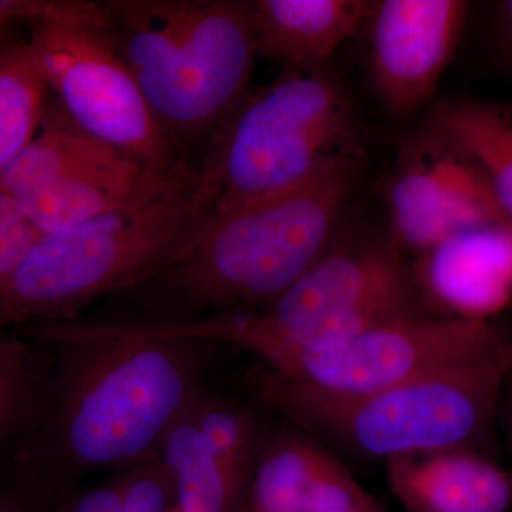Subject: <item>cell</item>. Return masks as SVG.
Instances as JSON below:
<instances>
[{
    "label": "cell",
    "mask_w": 512,
    "mask_h": 512,
    "mask_svg": "<svg viewBox=\"0 0 512 512\" xmlns=\"http://www.w3.org/2000/svg\"><path fill=\"white\" fill-rule=\"evenodd\" d=\"M45 386L6 473L49 501L84 476L158 457L168 429L197 402L210 343L141 335L124 322L36 323Z\"/></svg>",
    "instance_id": "cell-1"
},
{
    "label": "cell",
    "mask_w": 512,
    "mask_h": 512,
    "mask_svg": "<svg viewBox=\"0 0 512 512\" xmlns=\"http://www.w3.org/2000/svg\"><path fill=\"white\" fill-rule=\"evenodd\" d=\"M359 177L345 158L265 200L214 212L160 274L128 292L153 322H175L275 301L328 251Z\"/></svg>",
    "instance_id": "cell-2"
},
{
    "label": "cell",
    "mask_w": 512,
    "mask_h": 512,
    "mask_svg": "<svg viewBox=\"0 0 512 512\" xmlns=\"http://www.w3.org/2000/svg\"><path fill=\"white\" fill-rule=\"evenodd\" d=\"M212 207L200 165L181 158L126 207L40 235L0 289V329L70 322L104 296L134 291L177 258Z\"/></svg>",
    "instance_id": "cell-3"
},
{
    "label": "cell",
    "mask_w": 512,
    "mask_h": 512,
    "mask_svg": "<svg viewBox=\"0 0 512 512\" xmlns=\"http://www.w3.org/2000/svg\"><path fill=\"white\" fill-rule=\"evenodd\" d=\"M111 37L173 141L214 133L251 92V2L106 0Z\"/></svg>",
    "instance_id": "cell-4"
},
{
    "label": "cell",
    "mask_w": 512,
    "mask_h": 512,
    "mask_svg": "<svg viewBox=\"0 0 512 512\" xmlns=\"http://www.w3.org/2000/svg\"><path fill=\"white\" fill-rule=\"evenodd\" d=\"M512 372V336L490 348L383 392L328 399L269 370L252 379L262 402L316 436L384 460L402 454L474 450L493 427Z\"/></svg>",
    "instance_id": "cell-5"
},
{
    "label": "cell",
    "mask_w": 512,
    "mask_h": 512,
    "mask_svg": "<svg viewBox=\"0 0 512 512\" xmlns=\"http://www.w3.org/2000/svg\"><path fill=\"white\" fill-rule=\"evenodd\" d=\"M402 254L389 234L340 231L269 305L187 320L178 330L184 338L248 350L264 366L332 348L384 320L426 313Z\"/></svg>",
    "instance_id": "cell-6"
},
{
    "label": "cell",
    "mask_w": 512,
    "mask_h": 512,
    "mask_svg": "<svg viewBox=\"0 0 512 512\" xmlns=\"http://www.w3.org/2000/svg\"><path fill=\"white\" fill-rule=\"evenodd\" d=\"M357 131L348 90L329 69L282 72L251 90L211 134L200 165L214 192L210 214L274 197L357 158Z\"/></svg>",
    "instance_id": "cell-7"
},
{
    "label": "cell",
    "mask_w": 512,
    "mask_h": 512,
    "mask_svg": "<svg viewBox=\"0 0 512 512\" xmlns=\"http://www.w3.org/2000/svg\"><path fill=\"white\" fill-rule=\"evenodd\" d=\"M29 42L60 109L90 136L168 171L174 143L114 46L111 30L66 22L28 26Z\"/></svg>",
    "instance_id": "cell-8"
},
{
    "label": "cell",
    "mask_w": 512,
    "mask_h": 512,
    "mask_svg": "<svg viewBox=\"0 0 512 512\" xmlns=\"http://www.w3.org/2000/svg\"><path fill=\"white\" fill-rule=\"evenodd\" d=\"M505 335L493 322L424 313L384 320L332 348L292 353L264 367L303 392L357 399L460 362Z\"/></svg>",
    "instance_id": "cell-9"
},
{
    "label": "cell",
    "mask_w": 512,
    "mask_h": 512,
    "mask_svg": "<svg viewBox=\"0 0 512 512\" xmlns=\"http://www.w3.org/2000/svg\"><path fill=\"white\" fill-rule=\"evenodd\" d=\"M384 204L390 238L416 255L461 229L510 221L476 161L430 123L400 150Z\"/></svg>",
    "instance_id": "cell-10"
},
{
    "label": "cell",
    "mask_w": 512,
    "mask_h": 512,
    "mask_svg": "<svg viewBox=\"0 0 512 512\" xmlns=\"http://www.w3.org/2000/svg\"><path fill=\"white\" fill-rule=\"evenodd\" d=\"M468 9L463 0L370 2V73L390 113L410 116L429 103L456 55Z\"/></svg>",
    "instance_id": "cell-11"
},
{
    "label": "cell",
    "mask_w": 512,
    "mask_h": 512,
    "mask_svg": "<svg viewBox=\"0 0 512 512\" xmlns=\"http://www.w3.org/2000/svg\"><path fill=\"white\" fill-rule=\"evenodd\" d=\"M413 284L443 318L491 322L512 306V222L461 229L417 255Z\"/></svg>",
    "instance_id": "cell-12"
},
{
    "label": "cell",
    "mask_w": 512,
    "mask_h": 512,
    "mask_svg": "<svg viewBox=\"0 0 512 512\" xmlns=\"http://www.w3.org/2000/svg\"><path fill=\"white\" fill-rule=\"evenodd\" d=\"M386 467L407 512H507L512 505V473L476 450L402 454Z\"/></svg>",
    "instance_id": "cell-13"
},
{
    "label": "cell",
    "mask_w": 512,
    "mask_h": 512,
    "mask_svg": "<svg viewBox=\"0 0 512 512\" xmlns=\"http://www.w3.org/2000/svg\"><path fill=\"white\" fill-rule=\"evenodd\" d=\"M369 0H254L258 59L282 72L329 69L339 47L365 26Z\"/></svg>",
    "instance_id": "cell-14"
},
{
    "label": "cell",
    "mask_w": 512,
    "mask_h": 512,
    "mask_svg": "<svg viewBox=\"0 0 512 512\" xmlns=\"http://www.w3.org/2000/svg\"><path fill=\"white\" fill-rule=\"evenodd\" d=\"M367 497L335 458L298 434L259 451L252 471L251 512H315Z\"/></svg>",
    "instance_id": "cell-15"
},
{
    "label": "cell",
    "mask_w": 512,
    "mask_h": 512,
    "mask_svg": "<svg viewBox=\"0 0 512 512\" xmlns=\"http://www.w3.org/2000/svg\"><path fill=\"white\" fill-rule=\"evenodd\" d=\"M173 168L154 170L126 156L66 175L15 201L39 235L60 234L126 207Z\"/></svg>",
    "instance_id": "cell-16"
},
{
    "label": "cell",
    "mask_w": 512,
    "mask_h": 512,
    "mask_svg": "<svg viewBox=\"0 0 512 512\" xmlns=\"http://www.w3.org/2000/svg\"><path fill=\"white\" fill-rule=\"evenodd\" d=\"M126 156L86 133L60 106L57 109L47 106L35 138L0 174V192L18 200L66 175L114 163Z\"/></svg>",
    "instance_id": "cell-17"
},
{
    "label": "cell",
    "mask_w": 512,
    "mask_h": 512,
    "mask_svg": "<svg viewBox=\"0 0 512 512\" xmlns=\"http://www.w3.org/2000/svg\"><path fill=\"white\" fill-rule=\"evenodd\" d=\"M429 123L476 161L512 222V104L451 99L436 107Z\"/></svg>",
    "instance_id": "cell-18"
},
{
    "label": "cell",
    "mask_w": 512,
    "mask_h": 512,
    "mask_svg": "<svg viewBox=\"0 0 512 512\" xmlns=\"http://www.w3.org/2000/svg\"><path fill=\"white\" fill-rule=\"evenodd\" d=\"M49 92L28 37L0 30V174L35 138Z\"/></svg>",
    "instance_id": "cell-19"
},
{
    "label": "cell",
    "mask_w": 512,
    "mask_h": 512,
    "mask_svg": "<svg viewBox=\"0 0 512 512\" xmlns=\"http://www.w3.org/2000/svg\"><path fill=\"white\" fill-rule=\"evenodd\" d=\"M157 454L174 478L175 510L231 511L241 490L218 466L191 412L185 413L168 429Z\"/></svg>",
    "instance_id": "cell-20"
},
{
    "label": "cell",
    "mask_w": 512,
    "mask_h": 512,
    "mask_svg": "<svg viewBox=\"0 0 512 512\" xmlns=\"http://www.w3.org/2000/svg\"><path fill=\"white\" fill-rule=\"evenodd\" d=\"M45 376L42 346L0 329V476L35 420Z\"/></svg>",
    "instance_id": "cell-21"
},
{
    "label": "cell",
    "mask_w": 512,
    "mask_h": 512,
    "mask_svg": "<svg viewBox=\"0 0 512 512\" xmlns=\"http://www.w3.org/2000/svg\"><path fill=\"white\" fill-rule=\"evenodd\" d=\"M191 417L218 466L241 490L252 476L261 451L251 414L238 406L198 397L191 407Z\"/></svg>",
    "instance_id": "cell-22"
},
{
    "label": "cell",
    "mask_w": 512,
    "mask_h": 512,
    "mask_svg": "<svg viewBox=\"0 0 512 512\" xmlns=\"http://www.w3.org/2000/svg\"><path fill=\"white\" fill-rule=\"evenodd\" d=\"M123 497L117 512H168L174 507V478L160 458L131 467L121 477Z\"/></svg>",
    "instance_id": "cell-23"
},
{
    "label": "cell",
    "mask_w": 512,
    "mask_h": 512,
    "mask_svg": "<svg viewBox=\"0 0 512 512\" xmlns=\"http://www.w3.org/2000/svg\"><path fill=\"white\" fill-rule=\"evenodd\" d=\"M39 237L18 202L0 192V289Z\"/></svg>",
    "instance_id": "cell-24"
},
{
    "label": "cell",
    "mask_w": 512,
    "mask_h": 512,
    "mask_svg": "<svg viewBox=\"0 0 512 512\" xmlns=\"http://www.w3.org/2000/svg\"><path fill=\"white\" fill-rule=\"evenodd\" d=\"M123 497L121 477L79 491L76 488L46 501L49 512H117Z\"/></svg>",
    "instance_id": "cell-25"
},
{
    "label": "cell",
    "mask_w": 512,
    "mask_h": 512,
    "mask_svg": "<svg viewBox=\"0 0 512 512\" xmlns=\"http://www.w3.org/2000/svg\"><path fill=\"white\" fill-rule=\"evenodd\" d=\"M0 512H49L45 503L18 483L15 478L0 476Z\"/></svg>",
    "instance_id": "cell-26"
},
{
    "label": "cell",
    "mask_w": 512,
    "mask_h": 512,
    "mask_svg": "<svg viewBox=\"0 0 512 512\" xmlns=\"http://www.w3.org/2000/svg\"><path fill=\"white\" fill-rule=\"evenodd\" d=\"M495 37L501 55L512 66V0L495 5Z\"/></svg>",
    "instance_id": "cell-27"
},
{
    "label": "cell",
    "mask_w": 512,
    "mask_h": 512,
    "mask_svg": "<svg viewBox=\"0 0 512 512\" xmlns=\"http://www.w3.org/2000/svg\"><path fill=\"white\" fill-rule=\"evenodd\" d=\"M315 512H383L380 510L379 505L372 497H367L365 500L357 501V503L339 505V507L326 508V510Z\"/></svg>",
    "instance_id": "cell-28"
},
{
    "label": "cell",
    "mask_w": 512,
    "mask_h": 512,
    "mask_svg": "<svg viewBox=\"0 0 512 512\" xmlns=\"http://www.w3.org/2000/svg\"><path fill=\"white\" fill-rule=\"evenodd\" d=\"M505 420H507L508 443H510L512 453V397L510 400V404H508L507 419Z\"/></svg>",
    "instance_id": "cell-29"
},
{
    "label": "cell",
    "mask_w": 512,
    "mask_h": 512,
    "mask_svg": "<svg viewBox=\"0 0 512 512\" xmlns=\"http://www.w3.org/2000/svg\"><path fill=\"white\" fill-rule=\"evenodd\" d=\"M168 512H178V511H177V510H175V508L173 507V508H171V510H170V511H168Z\"/></svg>",
    "instance_id": "cell-30"
}]
</instances>
